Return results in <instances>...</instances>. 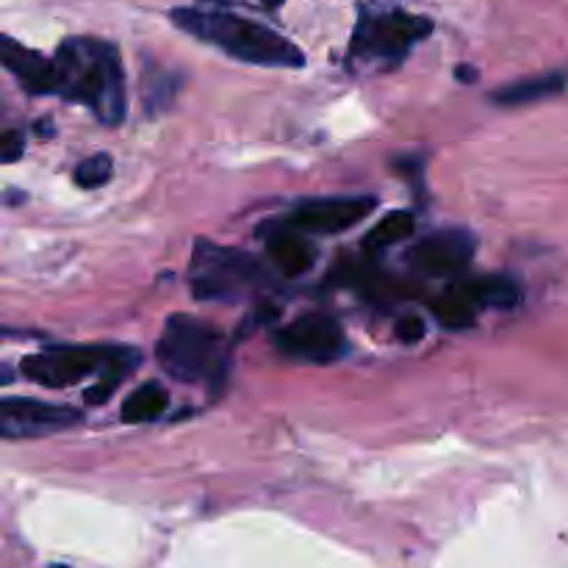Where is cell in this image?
I'll return each instance as SVG.
<instances>
[{
	"label": "cell",
	"instance_id": "4",
	"mask_svg": "<svg viewBox=\"0 0 568 568\" xmlns=\"http://www.w3.org/2000/svg\"><path fill=\"white\" fill-rule=\"evenodd\" d=\"M430 33L433 22L427 17L403 9H364L349 44V59L399 64L408 50Z\"/></svg>",
	"mask_w": 568,
	"mask_h": 568
},
{
	"label": "cell",
	"instance_id": "1",
	"mask_svg": "<svg viewBox=\"0 0 568 568\" xmlns=\"http://www.w3.org/2000/svg\"><path fill=\"white\" fill-rule=\"evenodd\" d=\"M59 72V92L70 103H81L105 125H120L128 111L125 70L111 42L92 37H72L53 55Z\"/></svg>",
	"mask_w": 568,
	"mask_h": 568
},
{
	"label": "cell",
	"instance_id": "10",
	"mask_svg": "<svg viewBox=\"0 0 568 568\" xmlns=\"http://www.w3.org/2000/svg\"><path fill=\"white\" fill-rule=\"evenodd\" d=\"M475 258V236L466 231H438L408 250V264L427 277H458Z\"/></svg>",
	"mask_w": 568,
	"mask_h": 568
},
{
	"label": "cell",
	"instance_id": "3",
	"mask_svg": "<svg viewBox=\"0 0 568 568\" xmlns=\"http://www.w3.org/2000/svg\"><path fill=\"white\" fill-rule=\"evenodd\" d=\"M155 358L166 375L181 383L222 381L227 366L225 336L197 316L175 314L155 342Z\"/></svg>",
	"mask_w": 568,
	"mask_h": 568
},
{
	"label": "cell",
	"instance_id": "7",
	"mask_svg": "<svg viewBox=\"0 0 568 568\" xmlns=\"http://www.w3.org/2000/svg\"><path fill=\"white\" fill-rule=\"evenodd\" d=\"M275 347L288 358L305 361V364H333L347 349V338L333 316L308 314L277 331Z\"/></svg>",
	"mask_w": 568,
	"mask_h": 568
},
{
	"label": "cell",
	"instance_id": "18",
	"mask_svg": "<svg viewBox=\"0 0 568 568\" xmlns=\"http://www.w3.org/2000/svg\"><path fill=\"white\" fill-rule=\"evenodd\" d=\"M178 92V81L175 75H170V72H161V70H150L148 75H144L142 81V94H144V105H148L150 111H161L164 105L172 103V98H175Z\"/></svg>",
	"mask_w": 568,
	"mask_h": 568
},
{
	"label": "cell",
	"instance_id": "16",
	"mask_svg": "<svg viewBox=\"0 0 568 568\" xmlns=\"http://www.w3.org/2000/svg\"><path fill=\"white\" fill-rule=\"evenodd\" d=\"M166 403H170V394L164 392V386H159V383H142V386L122 403L120 416L128 425H142V422L159 419L166 410Z\"/></svg>",
	"mask_w": 568,
	"mask_h": 568
},
{
	"label": "cell",
	"instance_id": "2",
	"mask_svg": "<svg viewBox=\"0 0 568 568\" xmlns=\"http://www.w3.org/2000/svg\"><path fill=\"white\" fill-rule=\"evenodd\" d=\"M172 22L189 37L214 44L231 59L261 67H303V50L261 22L225 9H172Z\"/></svg>",
	"mask_w": 568,
	"mask_h": 568
},
{
	"label": "cell",
	"instance_id": "11",
	"mask_svg": "<svg viewBox=\"0 0 568 568\" xmlns=\"http://www.w3.org/2000/svg\"><path fill=\"white\" fill-rule=\"evenodd\" d=\"M0 59L11 75L20 81V87L31 94H55L59 92V72H55V61L44 59L39 50L22 48L11 37H3L0 44Z\"/></svg>",
	"mask_w": 568,
	"mask_h": 568
},
{
	"label": "cell",
	"instance_id": "14",
	"mask_svg": "<svg viewBox=\"0 0 568 568\" xmlns=\"http://www.w3.org/2000/svg\"><path fill=\"white\" fill-rule=\"evenodd\" d=\"M566 89V75L564 72H547V75L525 78V81L505 83L503 89L491 94L494 103L499 105H527L532 100L552 98V94L564 92Z\"/></svg>",
	"mask_w": 568,
	"mask_h": 568
},
{
	"label": "cell",
	"instance_id": "20",
	"mask_svg": "<svg viewBox=\"0 0 568 568\" xmlns=\"http://www.w3.org/2000/svg\"><path fill=\"white\" fill-rule=\"evenodd\" d=\"M397 338L403 344L422 342V338H425V322H422V316H416V314L403 316V320L397 322Z\"/></svg>",
	"mask_w": 568,
	"mask_h": 568
},
{
	"label": "cell",
	"instance_id": "23",
	"mask_svg": "<svg viewBox=\"0 0 568 568\" xmlns=\"http://www.w3.org/2000/svg\"><path fill=\"white\" fill-rule=\"evenodd\" d=\"M458 78H469V81H475L477 72L475 70H466V67H458Z\"/></svg>",
	"mask_w": 568,
	"mask_h": 568
},
{
	"label": "cell",
	"instance_id": "8",
	"mask_svg": "<svg viewBox=\"0 0 568 568\" xmlns=\"http://www.w3.org/2000/svg\"><path fill=\"white\" fill-rule=\"evenodd\" d=\"M377 209L375 197H322L305 200L297 209L288 211L283 225L303 236H333L358 225L361 220Z\"/></svg>",
	"mask_w": 568,
	"mask_h": 568
},
{
	"label": "cell",
	"instance_id": "12",
	"mask_svg": "<svg viewBox=\"0 0 568 568\" xmlns=\"http://www.w3.org/2000/svg\"><path fill=\"white\" fill-rule=\"evenodd\" d=\"M266 255H270L272 266L288 277L305 275L316 261L314 244L283 222L266 231Z\"/></svg>",
	"mask_w": 568,
	"mask_h": 568
},
{
	"label": "cell",
	"instance_id": "17",
	"mask_svg": "<svg viewBox=\"0 0 568 568\" xmlns=\"http://www.w3.org/2000/svg\"><path fill=\"white\" fill-rule=\"evenodd\" d=\"M416 220L410 211H392V214L383 216L375 227L364 236V250L369 253H381V250L394 247V244L405 242V239L414 236Z\"/></svg>",
	"mask_w": 568,
	"mask_h": 568
},
{
	"label": "cell",
	"instance_id": "13",
	"mask_svg": "<svg viewBox=\"0 0 568 568\" xmlns=\"http://www.w3.org/2000/svg\"><path fill=\"white\" fill-rule=\"evenodd\" d=\"M477 308H516L521 303V288L514 277L505 275H477L458 281Z\"/></svg>",
	"mask_w": 568,
	"mask_h": 568
},
{
	"label": "cell",
	"instance_id": "6",
	"mask_svg": "<svg viewBox=\"0 0 568 568\" xmlns=\"http://www.w3.org/2000/svg\"><path fill=\"white\" fill-rule=\"evenodd\" d=\"M131 347H105V344H70V347H50L37 355L22 358L20 372L31 383L44 388H67L81 383L83 377H100L111 366L136 358Z\"/></svg>",
	"mask_w": 568,
	"mask_h": 568
},
{
	"label": "cell",
	"instance_id": "19",
	"mask_svg": "<svg viewBox=\"0 0 568 568\" xmlns=\"http://www.w3.org/2000/svg\"><path fill=\"white\" fill-rule=\"evenodd\" d=\"M111 170H114V164H111L109 155L98 153L83 159L75 166V172H72V178H75V183L81 189H100L111 181Z\"/></svg>",
	"mask_w": 568,
	"mask_h": 568
},
{
	"label": "cell",
	"instance_id": "21",
	"mask_svg": "<svg viewBox=\"0 0 568 568\" xmlns=\"http://www.w3.org/2000/svg\"><path fill=\"white\" fill-rule=\"evenodd\" d=\"M22 150H26V139H22V133L20 131H6L3 139H0V153H3L6 164H11V161L20 159Z\"/></svg>",
	"mask_w": 568,
	"mask_h": 568
},
{
	"label": "cell",
	"instance_id": "5",
	"mask_svg": "<svg viewBox=\"0 0 568 568\" xmlns=\"http://www.w3.org/2000/svg\"><path fill=\"white\" fill-rule=\"evenodd\" d=\"M264 281L266 272L253 255L233 247H216L205 239L194 244L189 283L197 300H239Z\"/></svg>",
	"mask_w": 568,
	"mask_h": 568
},
{
	"label": "cell",
	"instance_id": "24",
	"mask_svg": "<svg viewBox=\"0 0 568 568\" xmlns=\"http://www.w3.org/2000/svg\"><path fill=\"white\" fill-rule=\"evenodd\" d=\"M50 568H70V566H50Z\"/></svg>",
	"mask_w": 568,
	"mask_h": 568
},
{
	"label": "cell",
	"instance_id": "15",
	"mask_svg": "<svg viewBox=\"0 0 568 568\" xmlns=\"http://www.w3.org/2000/svg\"><path fill=\"white\" fill-rule=\"evenodd\" d=\"M430 311L444 327H449V331H464V327H469L471 322H475L477 311L480 308L471 303V297L464 292V286L455 281L447 292H442L438 297L430 300Z\"/></svg>",
	"mask_w": 568,
	"mask_h": 568
},
{
	"label": "cell",
	"instance_id": "22",
	"mask_svg": "<svg viewBox=\"0 0 568 568\" xmlns=\"http://www.w3.org/2000/svg\"><path fill=\"white\" fill-rule=\"evenodd\" d=\"M200 3L209 6H244V9H255V11H277L286 0H200Z\"/></svg>",
	"mask_w": 568,
	"mask_h": 568
},
{
	"label": "cell",
	"instance_id": "9",
	"mask_svg": "<svg viewBox=\"0 0 568 568\" xmlns=\"http://www.w3.org/2000/svg\"><path fill=\"white\" fill-rule=\"evenodd\" d=\"M81 419V414L67 405L39 403L26 397H6L0 403V433L6 438H42L67 430Z\"/></svg>",
	"mask_w": 568,
	"mask_h": 568
}]
</instances>
